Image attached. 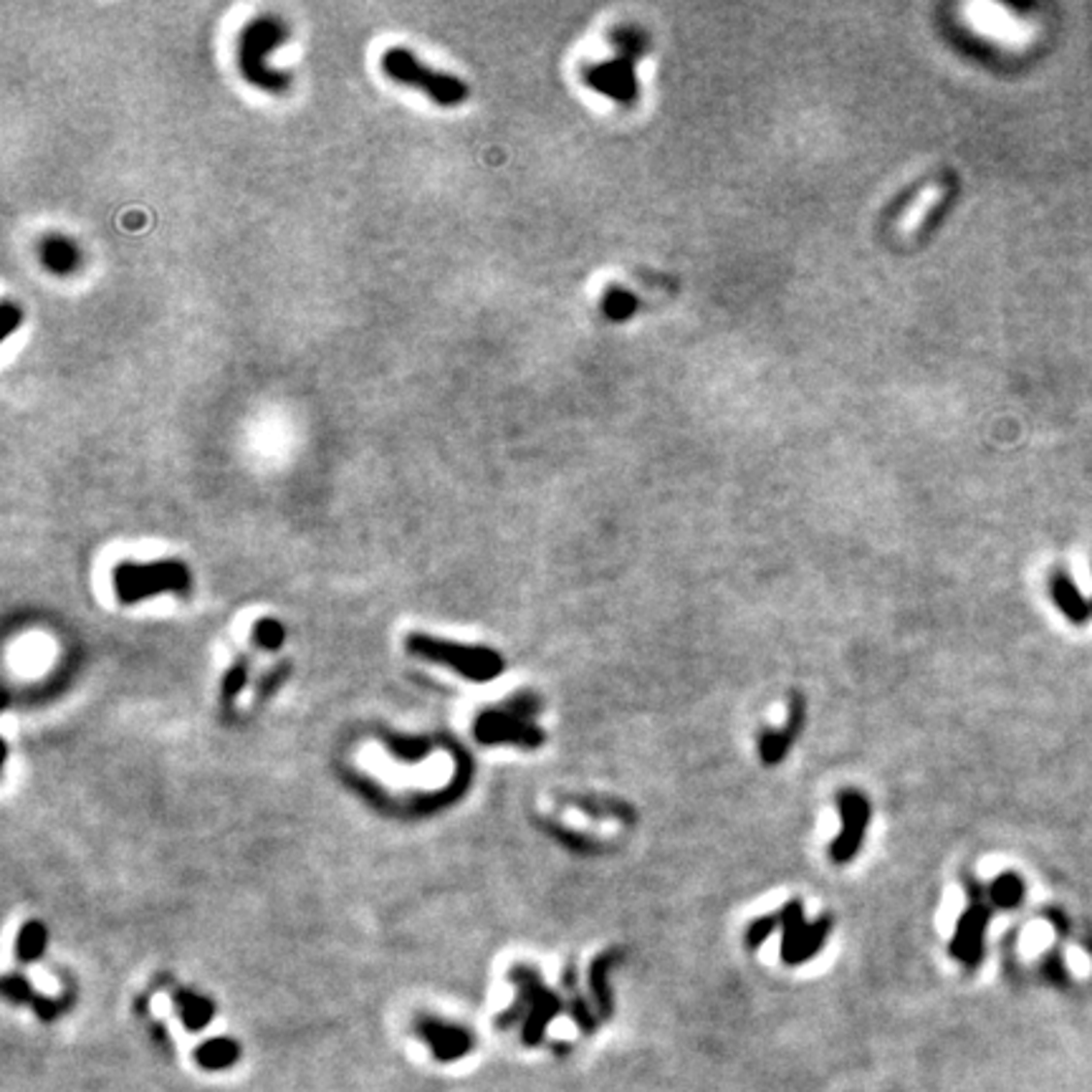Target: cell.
<instances>
[{
	"mask_svg": "<svg viewBox=\"0 0 1092 1092\" xmlns=\"http://www.w3.org/2000/svg\"><path fill=\"white\" fill-rule=\"evenodd\" d=\"M514 981L519 983L521 989L519 1004H516L514 1012H511L503 1022H514L521 1012H527V1027H524L527 1032H524V1040H527L529 1044H536L541 1037V1029L546 1027V1022H552L554 1016H557L562 1004L552 991L541 986L539 977H536L531 969H516Z\"/></svg>",
	"mask_w": 1092,
	"mask_h": 1092,
	"instance_id": "cell-7",
	"label": "cell"
},
{
	"mask_svg": "<svg viewBox=\"0 0 1092 1092\" xmlns=\"http://www.w3.org/2000/svg\"><path fill=\"white\" fill-rule=\"evenodd\" d=\"M777 925H782L779 923V915H764V918H756L752 925H749V931H746V946H749V948H758V946L764 944L771 933H774Z\"/></svg>",
	"mask_w": 1092,
	"mask_h": 1092,
	"instance_id": "cell-19",
	"label": "cell"
},
{
	"mask_svg": "<svg viewBox=\"0 0 1092 1092\" xmlns=\"http://www.w3.org/2000/svg\"><path fill=\"white\" fill-rule=\"evenodd\" d=\"M804 721H807L804 698L799 693H794L791 695L789 716H787V723L782 726V731H764L761 739H758V754H761L764 764H779L789 754L791 744H794V739L802 731Z\"/></svg>",
	"mask_w": 1092,
	"mask_h": 1092,
	"instance_id": "cell-10",
	"label": "cell"
},
{
	"mask_svg": "<svg viewBox=\"0 0 1092 1092\" xmlns=\"http://www.w3.org/2000/svg\"><path fill=\"white\" fill-rule=\"evenodd\" d=\"M283 627L278 623H273V620H264V623L256 625V640L264 648L269 650H276L278 645L283 643Z\"/></svg>",
	"mask_w": 1092,
	"mask_h": 1092,
	"instance_id": "cell-20",
	"label": "cell"
},
{
	"mask_svg": "<svg viewBox=\"0 0 1092 1092\" xmlns=\"http://www.w3.org/2000/svg\"><path fill=\"white\" fill-rule=\"evenodd\" d=\"M44 944H46V931L44 925H28L26 931L20 933L18 939V956L20 958H36L41 951H44Z\"/></svg>",
	"mask_w": 1092,
	"mask_h": 1092,
	"instance_id": "cell-18",
	"label": "cell"
},
{
	"mask_svg": "<svg viewBox=\"0 0 1092 1092\" xmlns=\"http://www.w3.org/2000/svg\"><path fill=\"white\" fill-rule=\"evenodd\" d=\"M0 316H3V324H6V329H3V337H11L16 332V329L23 324V308L18 306V304L14 302H3V308H0Z\"/></svg>",
	"mask_w": 1092,
	"mask_h": 1092,
	"instance_id": "cell-21",
	"label": "cell"
},
{
	"mask_svg": "<svg viewBox=\"0 0 1092 1092\" xmlns=\"http://www.w3.org/2000/svg\"><path fill=\"white\" fill-rule=\"evenodd\" d=\"M1049 594H1052L1054 604L1060 607L1062 615L1075 625H1085L1092 615V607L1087 604V599L1082 597V592L1077 590L1073 579L1067 577L1065 572H1054V577L1049 579Z\"/></svg>",
	"mask_w": 1092,
	"mask_h": 1092,
	"instance_id": "cell-11",
	"label": "cell"
},
{
	"mask_svg": "<svg viewBox=\"0 0 1092 1092\" xmlns=\"http://www.w3.org/2000/svg\"><path fill=\"white\" fill-rule=\"evenodd\" d=\"M536 711L531 700L524 695L519 700V706H508V711H491L483 714L476 723V736L483 744H519L533 749L544 741V733L539 728L529 723L527 716H531Z\"/></svg>",
	"mask_w": 1092,
	"mask_h": 1092,
	"instance_id": "cell-6",
	"label": "cell"
},
{
	"mask_svg": "<svg viewBox=\"0 0 1092 1092\" xmlns=\"http://www.w3.org/2000/svg\"><path fill=\"white\" fill-rule=\"evenodd\" d=\"M41 261L51 273L66 276L71 271H77L79 248L74 245V241L64 239V236H48L41 243Z\"/></svg>",
	"mask_w": 1092,
	"mask_h": 1092,
	"instance_id": "cell-13",
	"label": "cell"
},
{
	"mask_svg": "<svg viewBox=\"0 0 1092 1092\" xmlns=\"http://www.w3.org/2000/svg\"><path fill=\"white\" fill-rule=\"evenodd\" d=\"M1024 881L1019 878L1016 873H1004L999 875L994 883L989 885V890H986V895H989V903L994 908H1004V911H1009V908H1016L1019 903L1024 900Z\"/></svg>",
	"mask_w": 1092,
	"mask_h": 1092,
	"instance_id": "cell-14",
	"label": "cell"
},
{
	"mask_svg": "<svg viewBox=\"0 0 1092 1092\" xmlns=\"http://www.w3.org/2000/svg\"><path fill=\"white\" fill-rule=\"evenodd\" d=\"M410 650L423 658H431L435 662H445L470 681H491L503 670V660L498 653L489 648H463L456 643H443L433 637L412 635Z\"/></svg>",
	"mask_w": 1092,
	"mask_h": 1092,
	"instance_id": "cell-4",
	"label": "cell"
},
{
	"mask_svg": "<svg viewBox=\"0 0 1092 1092\" xmlns=\"http://www.w3.org/2000/svg\"><path fill=\"white\" fill-rule=\"evenodd\" d=\"M177 1004H180V1014L182 1019H185V1024L193 1029L208 1024V1019H210L212 1014V1007L203 999V996L187 994V991L177 996Z\"/></svg>",
	"mask_w": 1092,
	"mask_h": 1092,
	"instance_id": "cell-17",
	"label": "cell"
},
{
	"mask_svg": "<svg viewBox=\"0 0 1092 1092\" xmlns=\"http://www.w3.org/2000/svg\"><path fill=\"white\" fill-rule=\"evenodd\" d=\"M779 923H782V933H785L782 936V958L789 966H799L804 961H810L812 956H817V951L827 941L829 928H832V918H819L815 923H807L799 900H791V903H787L782 908Z\"/></svg>",
	"mask_w": 1092,
	"mask_h": 1092,
	"instance_id": "cell-5",
	"label": "cell"
},
{
	"mask_svg": "<svg viewBox=\"0 0 1092 1092\" xmlns=\"http://www.w3.org/2000/svg\"><path fill=\"white\" fill-rule=\"evenodd\" d=\"M239 1060V1047L228 1040H212L198 1049V1062L208 1070H223Z\"/></svg>",
	"mask_w": 1092,
	"mask_h": 1092,
	"instance_id": "cell-16",
	"label": "cell"
},
{
	"mask_svg": "<svg viewBox=\"0 0 1092 1092\" xmlns=\"http://www.w3.org/2000/svg\"><path fill=\"white\" fill-rule=\"evenodd\" d=\"M1090 607H1092V602H1090Z\"/></svg>",
	"mask_w": 1092,
	"mask_h": 1092,
	"instance_id": "cell-22",
	"label": "cell"
},
{
	"mask_svg": "<svg viewBox=\"0 0 1092 1092\" xmlns=\"http://www.w3.org/2000/svg\"><path fill=\"white\" fill-rule=\"evenodd\" d=\"M617 958H620V953H617V951L604 953V956H599L597 961L592 964V971H590V986H592V991H594V999L599 1002L602 1014H607V1016H610V1012H612V996H610V983H607V977H610L612 966L617 964Z\"/></svg>",
	"mask_w": 1092,
	"mask_h": 1092,
	"instance_id": "cell-15",
	"label": "cell"
},
{
	"mask_svg": "<svg viewBox=\"0 0 1092 1092\" xmlns=\"http://www.w3.org/2000/svg\"><path fill=\"white\" fill-rule=\"evenodd\" d=\"M382 71L400 84L420 89L440 107H461L468 99V86L453 74H443L425 66L418 56L407 48H390L382 56Z\"/></svg>",
	"mask_w": 1092,
	"mask_h": 1092,
	"instance_id": "cell-2",
	"label": "cell"
},
{
	"mask_svg": "<svg viewBox=\"0 0 1092 1092\" xmlns=\"http://www.w3.org/2000/svg\"><path fill=\"white\" fill-rule=\"evenodd\" d=\"M870 802L862 797L860 791H842L840 794V822L842 832L835 837V842L829 845V854L835 862H850L854 860V854L860 850L862 837H865V827L870 822Z\"/></svg>",
	"mask_w": 1092,
	"mask_h": 1092,
	"instance_id": "cell-9",
	"label": "cell"
},
{
	"mask_svg": "<svg viewBox=\"0 0 1092 1092\" xmlns=\"http://www.w3.org/2000/svg\"><path fill=\"white\" fill-rule=\"evenodd\" d=\"M420 1032L431 1047L435 1049L437 1060H458L470 1049V1037L468 1032H463L458 1027H448L440 1022H425L420 1024Z\"/></svg>",
	"mask_w": 1092,
	"mask_h": 1092,
	"instance_id": "cell-12",
	"label": "cell"
},
{
	"mask_svg": "<svg viewBox=\"0 0 1092 1092\" xmlns=\"http://www.w3.org/2000/svg\"><path fill=\"white\" fill-rule=\"evenodd\" d=\"M991 920V903H983L981 887L977 883H969V908L964 911V915L958 918L956 933L953 941L948 946L953 958H958L961 964L974 969L979 966L983 956V931Z\"/></svg>",
	"mask_w": 1092,
	"mask_h": 1092,
	"instance_id": "cell-8",
	"label": "cell"
},
{
	"mask_svg": "<svg viewBox=\"0 0 1092 1092\" xmlns=\"http://www.w3.org/2000/svg\"><path fill=\"white\" fill-rule=\"evenodd\" d=\"M286 36H289V28L283 26L278 18H273V16L256 18L243 28L239 44V66L248 84L271 91V94H281V91L289 89V74H281V71H273L266 66L269 53L281 44H286Z\"/></svg>",
	"mask_w": 1092,
	"mask_h": 1092,
	"instance_id": "cell-1",
	"label": "cell"
},
{
	"mask_svg": "<svg viewBox=\"0 0 1092 1092\" xmlns=\"http://www.w3.org/2000/svg\"><path fill=\"white\" fill-rule=\"evenodd\" d=\"M114 587L119 599L127 604L154 597L162 592L190 590V572L182 562H122L114 566Z\"/></svg>",
	"mask_w": 1092,
	"mask_h": 1092,
	"instance_id": "cell-3",
	"label": "cell"
}]
</instances>
